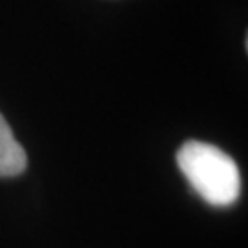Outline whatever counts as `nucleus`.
Returning <instances> with one entry per match:
<instances>
[{
	"label": "nucleus",
	"mask_w": 248,
	"mask_h": 248,
	"mask_svg": "<svg viewBox=\"0 0 248 248\" xmlns=\"http://www.w3.org/2000/svg\"><path fill=\"white\" fill-rule=\"evenodd\" d=\"M177 164L187 182L208 204L224 208L239 199V168L219 147L189 140L178 149Z\"/></svg>",
	"instance_id": "obj_1"
},
{
	"label": "nucleus",
	"mask_w": 248,
	"mask_h": 248,
	"mask_svg": "<svg viewBox=\"0 0 248 248\" xmlns=\"http://www.w3.org/2000/svg\"><path fill=\"white\" fill-rule=\"evenodd\" d=\"M26 153L15 140L4 116L0 114V177H17L26 169Z\"/></svg>",
	"instance_id": "obj_2"
}]
</instances>
